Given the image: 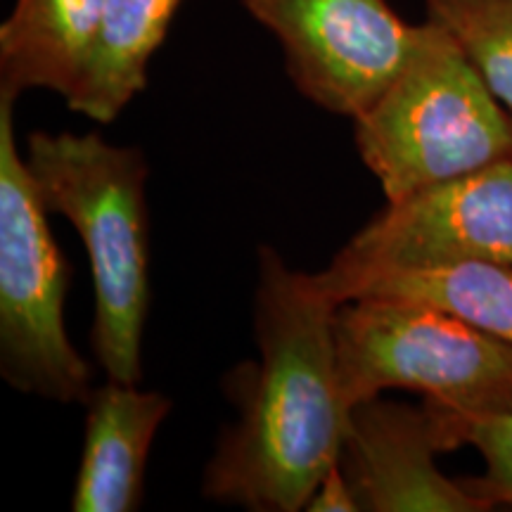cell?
Here are the masks:
<instances>
[{"instance_id": "obj_1", "label": "cell", "mask_w": 512, "mask_h": 512, "mask_svg": "<svg viewBox=\"0 0 512 512\" xmlns=\"http://www.w3.org/2000/svg\"><path fill=\"white\" fill-rule=\"evenodd\" d=\"M337 302L309 273L261 247L254 294L259 363L240 384V418L216 446L204 494L252 512H297L339 463L349 406L335 339Z\"/></svg>"}, {"instance_id": "obj_2", "label": "cell", "mask_w": 512, "mask_h": 512, "mask_svg": "<svg viewBox=\"0 0 512 512\" xmlns=\"http://www.w3.org/2000/svg\"><path fill=\"white\" fill-rule=\"evenodd\" d=\"M24 164L48 214L76 228L95 285L93 349L110 380L143 377V332L150 306L147 162L138 147L98 133L36 131Z\"/></svg>"}, {"instance_id": "obj_3", "label": "cell", "mask_w": 512, "mask_h": 512, "mask_svg": "<svg viewBox=\"0 0 512 512\" xmlns=\"http://www.w3.org/2000/svg\"><path fill=\"white\" fill-rule=\"evenodd\" d=\"M335 339L349 411L384 389L425 396L448 451L463 446V427L512 411V344L430 304L358 297L339 304Z\"/></svg>"}, {"instance_id": "obj_4", "label": "cell", "mask_w": 512, "mask_h": 512, "mask_svg": "<svg viewBox=\"0 0 512 512\" xmlns=\"http://www.w3.org/2000/svg\"><path fill=\"white\" fill-rule=\"evenodd\" d=\"M387 202L512 157V117L439 24H420L406 67L354 119Z\"/></svg>"}, {"instance_id": "obj_5", "label": "cell", "mask_w": 512, "mask_h": 512, "mask_svg": "<svg viewBox=\"0 0 512 512\" xmlns=\"http://www.w3.org/2000/svg\"><path fill=\"white\" fill-rule=\"evenodd\" d=\"M15 98L0 95V373L10 387L86 403L93 370L64 325L69 266L15 138Z\"/></svg>"}, {"instance_id": "obj_6", "label": "cell", "mask_w": 512, "mask_h": 512, "mask_svg": "<svg viewBox=\"0 0 512 512\" xmlns=\"http://www.w3.org/2000/svg\"><path fill=\"white\" fill-rule=\"evenodd\" d=\"M470 261L512 266V157L387 202L313 278L344 304L387 275Z\"/></svg>"}, {"instance_id": "obj_7", "label": "cell", "mask_w": 512, "mask_h": 512, "mask_svg": "<svg viewBox=\"0 0 512 512\" xmlns=\"http://www.w3.org/2000/svg\"><path fill=\"white\" fill-rule=\"evenodd\" d=\"M278 38L297 91L354 121L406 67L420 24L387 0H240Z\"/></svg>"}, {"instance_id": "obj_8", "label": "cell", "mask_w": 512, "mask_h": 512, "mask_svg": "<svg viewBox=\"0 0 512 512\" xmlns=\"http://www.w3.org/2000/svg\"><path fill=\"white\" fill-rule=\"evenodd\" d=\"M448 451L444 430L430 406L413 408L380 396L351 406L342 465L358 508L366 512H486L463 479L437 467Z\"/></svg>"}, {"instance_id": "obj_9", "label": "cell", "mask_w": 512, "mask_h": 512, "mask_svg": "<svg viewBox=\"0 0 512 512\" xmlns=\"http://www.w3.org/2000/svg\"><path fill=\"white\" fill-rule=\"evenodd\" d=\"M86 434L72 496L74 512H131L143 501L152 441L169 396L110 380L86 401Z\"/></svg>"}, {"instance_id": "obj_10", "label": "cell", "mask_w": 512, "mask_h": 512, "mask_svg": "<svg viewBox=\"0 0 512 512\" xmlns=\"http://www.w3.org/2000/svg\"><path fill=\"white\" fill-rule=\"evenodd\" d=\"M107 0H15L0 24V95L53 91L67 98L79 81Z\"/></svg>"}, {"instance_id": "obj_11", "label": "cell", "mask_w": 512, "mask_h": 512, "mask_svg": "<svg viewBox=\"0 0 512 512\" xmlns=\"http://www.w3.org/2000/svg\"><path fill=\"white\" fill-rule=\"evenodd\" d=\"M183 0H107L91 53L67 107L112 124L147 86V67L169 34Z\"/></svg>"}, {"instance_id": "obj_12", "label": "cell", "mask_w": 512, "mask_h": 512, "mask_svg": "<svg viewBox=\"0 0 512 512\" xmlns=\"http://www.w3.org/2000/svg\"><path fill=\"white\" fill-rule=\"evenodd\" d=\"M358 297L437 306L512 344V266L470 261L434 271L396 273L368 285Z\"/></svg>"}, {"instance_id": "obj_13", "label": "cell", "mask_w": 512, "mask_h": 512, "mask_svg": "<svg viewBox=\"0 0 512 512\" xmlns=\"http://www.w3.org/2000/svg\"><path fill=\"white\" fill-rule=\"evenodd\" d=\"M425 5L427 19L458 43L512 112V0H425Z\"/></svg>"}, {"instance_id": "obj_14", "label": "cell", "mask_w": 512, "mask_h": 512, "mask_svg": "<svg viewBox=\"0 0 512 512\" xmlns=\"http://www.w3.org/2000/svg\"><path fill=\"white\" fill-rule=\"evenodd\" d=\"M463 444H472L484 458V475L463 479L467 489L489 505H512V411L482 415L463 427Z\"/></svg>"}, {"instance_id": "obj_15", "label": "cell", "mask_w": 512, "mask_h": 512, "mask_svg": "<svg viewBox=\"0 0 512 512\" xmlns=\"http://www.w3.org/2000/svg\"><path fill=\"white\" fill-rule=\"evenodd\" d=\"M306 510L311 512H358V501L351 489L347 475H344L342 465L335 463L328 470V475L320 479L318 489L306 503Z\"/></svg>"}]
</instances>
